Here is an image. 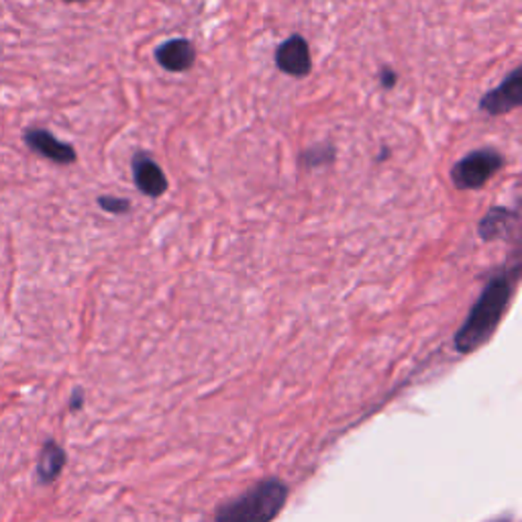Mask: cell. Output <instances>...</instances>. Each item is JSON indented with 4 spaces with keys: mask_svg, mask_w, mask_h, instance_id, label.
<instances>
[{
    "mask_svg": "<svg viewBox=\"0 0 522 522\" xmlns=\"http://www.w3.org/2000/svg\"><path fill=\"white\" fill-rule=\"evenodd\" d=\"M388 153H390V149H388V148H384V149H382V153H380V161L388 159Z\"/></svg>",
    "mask_w": 522,
    "mask_h": 522,
    "instance_id": "cell-15",
    "label": "cell"
},
{
    "mask_svg": "<svg viewBox=\"0 0 522 522\" xmlns=\"http://www.w3.org/2000/svg\"><path fill=\"white\" fill-rule=\"evenodd\" d=\"M520 280V265L500 271L484 286L482 294L476 301V304L469 311L467 319L457 329L455 337H453V347L459 351L461 355H469L474 351L482 349L487 341L494 337L498 331L500 322L507 314L512 296L517 292Z\"/></svg>",
    "mask_w": 522,
    "mask_h": 522,
    "instance_id": "cell-1",
    "label": "cell"
},
{
    "mask_svg": "<svg viewBox=\"0 0 522 522\" xmlns=\"http://www.w3.org/2000/svg\"><path fill=\"white\" fill-rule=\"evenodd\" d=\"M290 487L280 477H265L233 500L220 504L215 522H273L284 510Z\"/></svg>",
    "mask_w": 522,
    "mask_h": 522,
    "instance_id": "cell-2",
    "label": "cell"
},
{
    "mask_svg": "<svg viewBox=\"0 0 522 522\" xmlns=\"http://www.w3.org/2000/svg\"><path fill=\"white\" fill-rule=\"evenodd\" d=\"M66 3H80V0H66Z\"/></svg>",
    "mask_w": 522,
    "mask_h": 522,
    "instance_id": "cell-16",
    "label": "cell"
},
{
    "mask_svg": "<svg viewBox=\"0 0 522 522\" xmlns=\"http://www.w3.org/2000/svg\"><path fill=\"white\" fill-rule=\"evenodd\" d=\"M66 451L62 445L54 439H47L44 443V449L39 453V461H37V479L39 484L49 486L54 484L59 477V474L64 472L66 467Z\"/></svg>",
    "mask_w": 522,
    "mask_h": 522,
    "instance_id": "cell-10",
    "label": "cell"
},
{
    "mask_svg": "<svg viewBox=\"0 0 522 522\" xmlns=\"http://www.w3.org/2000/svg\"><path fill=\"white\" fill-rule=\"evenodd\" d=\"M98 207L110 215H127L131 210V202L127 199H115V196H100Z\"/></svg>",
    "mask_w": 522,
    "mask_h": 522,
    "instance_id": "cell-12",
    "label": "cell"
},
{
    "mask_svg": "<svg viewBox=\"0 0 522 522\" xmlns=\"http://www.w3.org/2000/svg\"><path fill=\"white\" fill-rule=\"evenodd\" d=\"M517 222H518L517 210L494 207L486 212L482 220H479L477 233L484 241H496V239L507 237L510 230L517 227Z\"/></svg>",
    "mask_w": 522,
    "mask_h": 522,
    "instance_id": "cell-9",
    "label": "cell"
},
{
    "mask_svg": "<svg viewBox=\"0 0 522 522\" xmlns=\"http://www.w3.org/2000/svg\"><path fill=\"white\" fill-rule=\"evenodd\" d=\"M84 408V392L80 388H76L72 392V398H70V410L72 413H78V410Z\"/></svg>",
    "mask_w": 522,
    "mask_h": 522,
    "instance_id": "cell-14",
    "label": "cell"
},
{
    "mask_svg": "<svg viewBox=\"0 0 522 522\" xmlns=\"http://www.w3.org/2000/svg\"><path fill=\"white\" fill-rule=\"evenodd\" d=\"M276 66L281 74L292 78H306L312 70L311 47L302 36H290L284 44L276 49Z\"/></svg>",
    "mask_w": 522,
    "mask_h": 522,
    "instance_id": "cell-5",
    "label": "cell"
},
{
    "mask_svg": "<svg viewBox=\"0 0 522 522\" xmlns=\"http://www.w3.org/2000/svg\"><path fill=\"white\" fill-rule=\"evenodd\" d=\"M522 105V70L517 67L494 90L486 92L479 100V108L490 117L512 113Z\"/></svg>",
    "mask_w": 522,
    "mask_h": 522,
    "instance_id": "cell-4",
    "label": "cell"
},
{
    "mask_svg": "<svg viewBox=\"0 0 522 522\" xmlns=\"http://www.w3.org/2000/svg\"><path fill=\"white\" fill-rule=\"evenodd\" d=\"M25 143H27L33 151H37L39 156L56 161V164L66 166V164H74L76 161V151L72 145L56 139V137L46 129L27 131L25 133Z\"/></svg>",
    "mask_w": 522,
    "mask_h": 522,
    "instance_id": "cell-7",
    "label": "cell"
},
{
    "mask_svg": "<svg viewBox=\"0 0 522 522\" xmlns=\"http://www.w3.org/2000/svg\"><path fill=\"white\" fill-rule=\"evenodd\" d=\"M504 168L500 151L492 148L476 149L459 159L451 169V182L457 190H479Z\"/></svg>",
    "mask_w": 522,
    "mask_h": 522,
    "instance_id": "cell-3",
    "label": "cell"
},
{
    "mask_svg": "<svg viewBox=\"0 0 522 522\" xmlns=\"http://www.w3.org/2000/svg\"><path fill=\"white\" fill-rule=\"evenodd\" d=\"M335 161V149L331 145H316L302 153V164L306 168H324Z\"/></svg>",
    "mask_w": 522,
    "mask_h": 522,
    "instance_id": "cell-11",
    "label": "cell"
},
{
    "mask_svg": "<svg viewBox=\"0 0 522 522\" xmlns=\"http://www.w3.org/2000/svg\"><path fill=\"white\" fill-rule=\"evenodd\" d=\"M380 82H382L384 88L392 90L394 87H396V82H398V74L394 72L392 67H384L382 74H380Z\"/></svg>",
    "mask_w": 522,
    "mask_h": 522,
    "instance_id": "cell-13",
    "label": "cell"
},
{
    "mask_svg": "<svg viewBox=\"0 0 522 522\" xmlns=\"http://www.w3.org/2000/svg\"><path fill=\"white\" fill-rule=\"evenodd\" d=\"M156 59H158V64L168 72H174V74L188 72L196 62V49L190 41L184 37L169 39L156 49Z\"/></svg>",
    "mask_w": 522,
    "mask_h": 522,
    "instance_id": "cell-8",
    "label": "cell"
},
{
    "mask_svg": "<svg viewBox=\"0 0 522 522\" xmlns=\"http://www.w3.org/2000/svg\"><path fill=\"white\" fill-rule=\"evenodd\" d=\"M133 179L139 192L149 196V199H159L168 192V178L164 169L148 153H137L133 158Z\"/></svg>",
    "mask_w": 522,
    "mask_h": 522,
    "instance_id": "cell-6",
    "label": "cell"
}]
</instances>
